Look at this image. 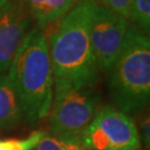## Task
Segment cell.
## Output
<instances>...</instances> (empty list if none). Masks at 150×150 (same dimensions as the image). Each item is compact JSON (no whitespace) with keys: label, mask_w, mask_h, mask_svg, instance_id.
Masks as SVG:
<instances>
[{"label":"cell","mask_w":150,"mask_h":150,"mask_svg":"<svg viewBox=\"0 0 150 150\" xmlns=\"http://www.w3.org/2000/svg\"><path fill=\"white\" fill-rule=\"evenodd\" d=\"M95 0L77 5L66 13L47 40L54 89L95 86L99 68L90 40Z\"/></svg>","instance_id":"1"},{"label":"cell","mask_w":150,"mask_h":150,"mask_svg":"<svg viewBox=\"0 0 150 150\" xmlns=\"http://www.w3.org/2000/svg\"><path fill=\"white\" fill-rule=\"evenodd\" d=\"M7 74L16 87L28 123L48 116L54 96V74L47 38L31 28L18 48Z\"/></svg>","instance_id":"2"},{"label":"cell","mask_w":150,"mask_h":150,"mask_svg":"<svg viewBox=\"0 0 150 150\" xmlns=\"http://www.w3.org/2000/svg\"><path fill=\"white\" fill-rule=\"evenodd\" d=\"M108 72L115 108L129 116L142 111L150 99L149 36L130 26L126 43Z\"/></svg>","instance_id":"3"},{"label":"cell","mask_w":150,"mask_h":150,"mask_svg":"<svg viewBox=\"0 0 150 150\" xmlns=\"http://www.w3.org/2000/svg\"><path fill=\"white\" fill-rule=\"evenodd\" d=\"M100 95L95 86L54 89L49 128L54 137L80 139L98 112Z\"/></svg>","instance_id":"4"},{"label":"cell","mask_w":150,"mask_h":150,"mask_svg":"<svg viewBox=\"0 0 150 150\" xmlns=\"http://www.w3.org/2000/svg\"><path fill=\"white\" fill-rule=\"evenodd\" d=\"M87 150H140L139 130L132 118L112 106L98 110L81 136Z\"/></svg>","instance_id":"5"},{"label":"cell","mask_w":150,"mask_h":150,"mask_svg":"<svg viewBox=\"0 0 150 150\" xmlns=\"http://www.w3.org/2000/svg\"><path fill=\"white\" fill-rule=\"evenodd\" d=\"M130 23L96 2L90 23V40L99 70L108 72L128 38Z\"/></svg>","instance_id":"6"},{"label":"cell","mask_w":150,"mask_h":150,"mask_svg":"<svg viewBox=\"0 0 150 150\" xmlns=\"http://www.w3.org/2000/svg\"><path fill=\"white\" fill-rule=\"evenodd\" d=\"M32 22L19 0H9L0 9V75L8 70Z\"/></svg>","instance_id":"7"},{"label":"cell","mask_w":150,"mask_h":150,"mask_svg":"<svg viewBox=\"0 0 150 150\" xmlns=\"http://www.w3.org/2000/svg\"><path fill=\"white\" fill-rule=\"evenodd\" d=\"M37 27L42 30L48 25L61 19L72 8L90 0H19Z\"/></svg>","instance_id":"8"},{"label":"cell","mask_w":150,"mask_h":150,"mask_svg":"<svg viewBox=\"0 0 150 150\" xmlns=\"http://www.w3.org/2000/svg\"><path fill=\"white\" fill-rule=\"evenodd\" d=\"M25 118L16 87L7 71L0 75V129H11Z\"/></svg>","instance_id":"9"},{"label":"cell","mask_w":150,"mask_h":150,"mask_svg":"<svg viewBox=\"0 0 150 150\" xmlns=\"http://www.w3.org/2000/svg\"><path fill=\"white\" fill-rule=\"evenodd\" d=\"M129 19L138 30L149 36L150 0H134Z\"/></svg>","instance_id":"10"},{"label":"cell","mask_w":150,"mask_h":150,"mask_svg":"<svg viewBox=\"0 0 150 150\" xmlns=\"http://www.w3.org/2000/svg\"><path fill=\"white\" fill-rule=\"evenodd\" d=\"M45 136L43 130H36L25 138L0 139V150H33Z\"/></svg>","instance_id":"11"},{"label":"cell","mask_w":150,"mask_h":150,"mask_svg":"<svg viewBox=\"0 0 150 150\" xmlns=\"http://www.w3.org/2000/svg\"><path fill=\"white\" fill-rule=\"evenodd\" d=\"M33 150H86L81 144V139L60 138L47 134Z\"/></svg>","instance_id":"12"},{"label":"cell","mask_w":150,"mask_h":150,"mask_svg":"<svg viewBox=\"0 0 150 150\" xmlns=\"http://www.w3.org/2000/svg\"><path fill=\"white\" fill-rule=\"evenodd\" d=\"M98 1H99L98 5L102 6L108 10L112 11L129 20L134 0H98Z\"/></svg>","instance_id":"13"},{"label":"cell","mask_w":150,"mask_h":150,"mask_svg":"<svg viewBox=\"0 0 150 150\" xmlns=\"http://www.w3.org/2000/svg\"><path fill=\"white\" fill-rule=\"evenodd\" d=\"M140 142H142L147 149H149L150 146V120L149 116L147 115L140 121Z\"/></svg>","instance_id":"14"},{"label":"cell","mask_w":150,"mask_h":150,"mask_svg":"<svg viewBox=\"0 0 150 150\" xmlns=\"http://www.w3.org/2000/svg\"><path fill=\"white\" fill-rule=\"evenodd\" d=\"M8 1H9V0H0V9H1V8H2V7L8 2Z\"/></svg>","instance_id":"15"},{"label":"cell","mask_w":150,"mask_h":150,"mask_svg":"<svg viewBox=\"0 0 150 150\" xmlns=\"http://www.w3.org/2000/svg\"><path fill=\"white\" fill-rule=\"evenodd\" d=\"M86 150H87V149H86Z\"/></svg>","instance_id":"16"}]
</instances>
